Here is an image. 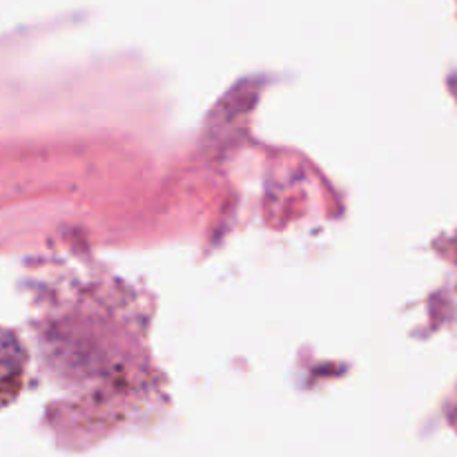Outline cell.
Listing matches in <instances>:
<instances>
[{
  "label": "cell",
  "instance_id": "obj_1",
  "mask_svg": "<svg viewBox=\"0 0 457 457\" xmlns=\"http://www.w3.org/2000/svg\"><path fill=\"white\" fill-rule=\"evenodd\" d=\"M25 366V351L9 330L0 328V391L13 386Z\"/></svg>",
  "mask_w": 457,
  "mask_h": 457
}]
</instances>
